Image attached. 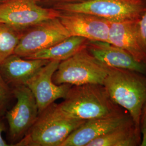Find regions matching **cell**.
Instances as JSON below:
<instances>
[{
	"instance_id": "30bf717a",
	"label": "cell",
	"mask_w": 146,
	"mask_h": 146,
	"mask_svg": "<svg viewBox=\"0 0 146 146\" xmlns=\"http://www.w3.org/2000/svg\"><path fill=\"white\" fill-rule=\"evenodd\" d=\"M70 36L82 37L89 41L108 42L110 21L81 13L61 14L58 17Z\"/></svg>"
},
{
	"instance_id": "2e32d148",
	"label": "cell",
	"mask_w": 146,
	"mask_h": 146,
	"mask_svg": "<svg viewBox=\"0 0 146 146\" xmlns=\"http://www.w3.org/2000/svg\"><path fill=\"white\" fill-rule=\"evenodd\" d=\"M140 129L133 121L91 141L87 146H135L140 143Z\"/></svg>"
},
{
	"instance_id": "ffe728a7",
	"label": "cell",
	"mask_w": 146,
	"mask_h": 146,
	"mask_svg": "<svg viewBox=\"0 0 146 146\" xmlns=\"http://www.w3.org/2000/svg\"><path fill=\"white\" fill-rule=\"evenodd\" d=\"M140 131L142 134L141 146H146V119L142 120L140 125Z\"/></svg>"
},
{
	"instance_id": "ac0fdd59",
	"label": "cell",
	"mask_w": 146,
	"mask_h": 146,
	"mask_svg": "<svg viewBox=\"0 0 146 146\" xmlns=\"http://www.w3.org/2000/svg\"><path fill=\"white\" fill-rule=\"evenodd\" d=\"M12 96V89L0 73V115L5 111Z\"/></svg>"
},
{
	"instance_id": "4fadbf2b",
	"label": "cell",
	"mask_w": 146,
	"mask_h": 146,
	"mask_svg": "<svg viewBox=\"0 0 146 146\" xmlns=\"http://www.w3.org/2000/svg\"><path fill=\"white\" fill-rule=\"evenodd\" d=\"M86 48L94 58L106 67L146 74V64L137 61L129 53L120 47L108 42L89 41Z\"/></svg>"
},
{
	"instance_id": "9a60e30c",
	"label": "cell",
	"mask_w": 146,
	"mask_h": 146,
	"mask_svg": "<svg viewBox=\"0 0 146 146\" xmlns=\"http://www.w3.org/2000/svg\"><path fill=\"white\" fill-rule=\"evenodd\" d=\"M88 41L82 37L70 36L51 47L38 51L25 58L62 61L87 47Z\"/></svg>"
},
{
	"instance_id": "5b68a950",
	"label": "cell",
	"mask_w": 146,
	"mask_h": 146,
	"mask_svg": "<svg viewBox=\"0 0 146 146\" xmlns=\"http://www.w3.org/2000/svg\"><path fill=\"white\" fill-rule=\"evenodd\" d=\"M86 47L60 62L52 76L55 84L72 86L86 84L103 85L109 72V67L94 58Z\"/></svg>"
},
{
	"instance_id": "9c48e42d",
	"label": "cell",
	"mask_w": 146,
	"mask_h": 146,
	"mask_svg": "<svg viewBox=\"0 0 146 146\" xmlns=\"http://www.w3.org/2000/svg\"><path fill=\"white\" fill-rule=\"evenodd\" d=\"M61 61H50L40 68L26 83L36 100L41 113L59 99H64L72 85L56 84L53 82L52 76Z\"/></svg>"
},
{
	"instance_id": "7c38bea8",
	"label": "cell",
	"mask_w": 146,
	"mask_h": 146,
	"mask_svg": "<svg viewBox=\"0 0 146 146\" xmlns=\"http://www.w3.org/2000/svg\"><path fill=\"white\" fill-rule=\"evenodd\" d=\"M138 20L110 21L108 42L125 50L137 61L146 64V48L139 31Z\"/></svg>"
},
{
	"instance_id": "8992f818",
	"label": "cell",
	"mask_w": 146,
	"mask_h": 146,
	"mask_svg": "<svg viewBox=\"0 0 146 146\" xmlns=\"http://www.w3.org/2000/svg\"><path fill=\"white\" fill-rule=\"evenodd\" d=\"M39 0H8L0 3V23L25 30L48 20L59 17L61 13L43 8Z\"/></svg>"
},
{
	"instance_id": "e0dca14e",
	"label": "cell",
	"mask_w": 146,
	"mask_h": 146,
	"mask_svg": "<svg viewBox=\"0 0 146 146\" xmlns=\"http://www.w3.org/2000/svg\"><path fill=\"white\" fill-rule=\"evenodd\" d=\"M24 31L0 23V63L14 53Z\"/></svg>"
},
{
	"instance_id": "603a6c76",
	"label": "cell",
	"mask_w": 146,
	"mask_h": 146,
	"mask_svg": "<svg viewBox=\"0 0 146 146\" xmlns=\"http://www.w3.org/2000/svg\"><path fill=\"white\" fill-rule=\"evenodd\" d=\"M8 1V0H0V3H1V2H5V1Z\"/></svg>"
},
{
	"instance_id": "8fae6325",
	"label": "cell",
	"mask_w": 146,
	"mask_h": 146,
	"mask_svg": "<svg viewBox=\"0 0 146 146\" xmlns=\"http://www.w3.org/2000/svg\"><path fill=\"white\" fill-rule=\"evenodd\" d=\"M133 120L129 115H120L87 120L73 131L61 146H87L89 143Z\"/></svg>"
},
{
	"instance_id": "7a4b0ae2",
	"label": "cell",
	"mask_w": 146,
	"mask_h": 146,
	"mask_svg": "<svg viewBox=\"0 0 146 146\" xmlns=\"http://www.w3.org/2000/svg\"><path fill=\"white\" fill-rule=\"evenodd\" d=\"M103 85L110 99L127 110L136 127L140 129L146 104V76L127 69L109 67Z\"/></svg>"
},
{
	"instance_id": "5bb4252c",
	"label": "cell",
	"mask_w": 146,
	"mask_h": 146,
	"mask_svg": "<svg viewBox=\"0 0 146 146\" xmlns=\"http://www.w3.org/2000/svg\"><path fill=\"white\" fill-rule=\"evenodd\" d=\"M50 61L26 59L13 54L0 63V73L5 82L13 87L26 85L27 81Z\"/></svg>"
},
{
	"instance_id": "277c9868",
	"label": "cell",
	"mask_w": 146,
	"mask_h": 146,
	"mask_svg": "<svg viewBox=\"0 0 146 146\" xmlns=\"http://www.w3.org/2000/svg\"><path fill=\"white\" fill-rule=\"evenodd\" d=\"M67 13H81L110 21H135L146 9V0H79L57 5Z\"/></svg>"
},
{
	"instance_id": "7402d4cb",
	"label": "cell",
	"mask_w": 146,
	"mask_h": 146,
	"mask_svg": "<svg viewBox=\"0 0 146 146\" xmlns=\"http://www.w3.org/2000/svg\"><path fill=\"white\" fill-rule=\"evenodd\" d=\"M146 119V104L145 107H144V108L143 110V111H142V116H141V121L142 120H145Z\"/></svg>"
},
{
	"instance_id": "44dd1931",
	"label": "cell",
	"mask_w": 146,
	"mask_h": 146,
	"mask_svg": "<svg viewBox=\"0 0 146 146\" xmlns=\"http://www.w3.org/2000/svg\"><path fill=\"white\" fill-rule=\"evenodd\" d=\"M5 130V127L3 123H2V122H0V146H9V145H8L7 143L4 140L2 136V132Z\"/></svg>"
},
{
	"instance_id": "3957f363",
	"label": "cell",
	"mask_w": 146,
	"mask_h": 146,
	"mask_svg": "<svg viewBox=\"0 0 146 146\" xmlns=\"http://www.w3.org/2000/svg\"><path fill=\"white\" fill-rule=\"evenodd\" d=\"M86 120L65 114L53 103L38 115L36 121L15 146H61Z\"/></svg>"
},
{
	"instance_id": "ba28073f",
	"label": "cell",
	"mask_w": 146,
	"mask_h": 146,
	"mask_svg": "<svg viewBox=\"0 0 146 146\" xmlns=\"http://www.w3.org/2000/svg\"><path fill=\"white\" fill-rule=\"evenodd\" d=\"M11 89L17 101L11 110L7 112L5 117L11 140L16 144L35 123L39 113L36 100L26 85L14 86Z\"/></svg>"
},
{
	"instance_id": "d6986e66",
	"label": "cell",
	"mask_w": 146,
	"mask_h": 146,
	"mask_svg": "<svg viewBox=\"0 0 146 146\" xmlns=\"http://www.w3.org/2000/svg\"><path fill=\"white\" fill-rule=\"evenodd\" d=\"M139 31L146 50V9L137 22Z\"/></svg>"
},
{
	"instance_id": "6da1fadb",
	"label": "cell",
	"mask_w": 146,
	"mask_h": 146,
	"mask_svg": "<svg viewBox=\"0 0 146 146\" xmlns=\"http://www.w3.org/2000/svg\"><path fill=\"white\" fill-rule=\"evenodd\" d=\"M57 105L68 116L86 121L124 113L110 99L104 86L99 84L72 86L64 101Z\"/></svg>"
},
{
	"instance_id": "52a82bcc",
	"label": "cell",
	"mask_w": 146,
	"mask_h": 146,
	"mask_svg": "<svg viewBox=\"0 0 146 146\" xmlns=\"http://www.w3.org/2000/svg\"><path fill=\"white\" fill-rule=\"evenodd\" d=\"M69 36V32L58 17L48 20L25 29L14 54L26 58Z\"/></svg>"
}]
</instances>
